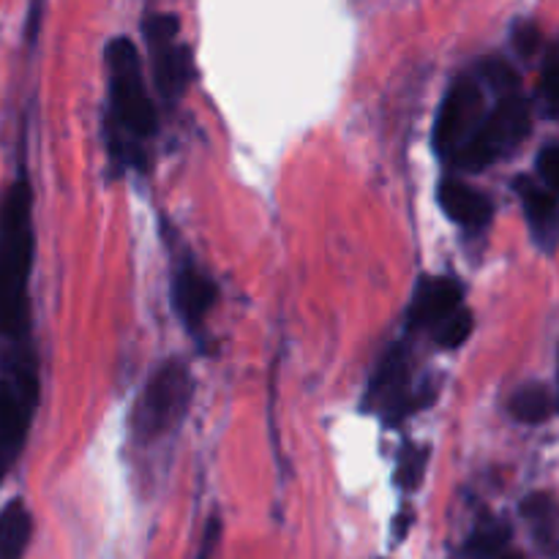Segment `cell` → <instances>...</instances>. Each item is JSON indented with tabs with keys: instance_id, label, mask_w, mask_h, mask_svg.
<instances>
[{
	"instance_id": "cell-1",
	"label": "cell",
	"mask_w": 559,
	"mask_h": 559,
	"mask_svg": "<svg viewBox=\"0 0 559 559\" xmlns=\"http://www.w3.org/2000/svg\"><path fill=\"white\" fill-rule=\"evenodd\" d=\"M36 233L33 191L27 178H16L0 200V338L9 347L31 342V287Z\"/></svg>"
},
{
	"instance_id": "cell-2",
	"label": "cell",
	"mask_w": 559,
	"mask_h": 559,
	"mask_svg": "<svg viewBox=\"0 0 559 559\" xmlns=\"http://www.w3.org/2000/svg\"><path fill=\"white\" fill-rule=\"evenodd\" d=\"M109 71L107 145L129 167H147L145 142L158 131V112L147 93L140 49L131 38L118 36L104 49Z\"/></svg>"
},
{
	"instance_id": "cell-3",
	"label": "cell",
	"mask_w": 559,
	"mask_h": 559,
	"mask_svg": "<svg viewBox=\"0 0 559 559\" xmlns=\"http://www.w3.org/2000/svg\"><path fill=\"white\" fill-rule=\"evenodd\" d=\"M38 396L41 388L31 342L14 344L0 366V484L22 456L36 418Z\"/></svg>"
},
{
	"instance_id": "cell-4",
	"label": "cell",
	"mask_w": 559,
	"mask_h": 559,
	"mask_svg": "<svg viewBox=\"0 0 559 559\" xmlns=\"http://www.w3.org/2000/svg\"><path fill=\"white\" fill-rule=\"evenodd\" d=\"M530 129H533V112L527 98L519 96V91L502 93L500 102L480 118L478 129L459 147L451 164L464 173H480L516 151L527 140Z\"/></svg>"
},
{
	"instance_id": "cell-5",
	"label": "cell",
	"mask_w": 559,
	"mask_h": 559,
	"mask_svg": "<svg viewBox=\"0 0 559 559\" xmlns=\"http://www.w3.org/2000/svg\"><path fill=\"white\" fill-rule=\"evenodd\" d=\"M191 374L180 360H167L153 371L142 388L131 415V431L136 442H158L183 424L191 404Z\"/></svg>"
},
{
	"instance_id": "cell-6",
	"label": "cell",
	"mask_w": 559,
	"mask_h": 559,
	"mask_svg": "<svg viewBox=\"0 0 559 559\" xmlns=\"http://www.w3.org/2000/svg\"><path fill=\"white\" fill-rule=\"evenodd\" d=\"M147 49H151L153 80L164 102H178L189 87L194 74V55L186 44L178 41L180 20L167 11L147 14L142 22Z\"/></svg>"
},
{
	"instance_id": "cell-7",
	"label": "cell",
	"mask_w": 559,
	"mask_h": 559,
	"mask_svg": "<svg viewBox=\"0 0 559 559\" xmlns=\"http://www.w3.org/2000/svg\"><path fill=\"white\" fill-rule=\"evenodd\" d=\"M484 87L475 74H464L448 87L440 109H437L435 131H431V147L440 158L451 162L459 147L469 140L484 118Z\"/></svg>"
},
{
	"instance_id": "cell-8",
	"label": "cell",
	"mask_w": 559,
	"mask_h": 559,
	"mask_svg": "<svg viewBox=\"0 0 559 559\" xmlns=\"http://www.w3.org/2000/svg\"><path fill=\"white\" fill-rule=\"evenodd\" d=\"M424 404L413 391V374H409V353L404 344H393L385 349L382 360L371 374L369 391H366V407L371 413H382L385 424L399 426L407 420L415 409Z\"/></svg>"
},
{
	"instance_id": "cell-9",
	"label": "cell",
	"mask_w": 559,
	"mask_h": 559,
	"mask_svg": "<svg viewBox=\"0 0 559 559\" xmlns=\"http://www.w3.org/2000/svg\"><path fill=\"white\" fill-rule=\"evenodd\" d=\"M218 287L191 257L175 262L173 271V306L191 333H200L207 314L216 306Z\"/></svg>"
},
{
	"instance_id": "cell-10",
	"label": "cell",
	"mask_w": 559,
	"mask_h": 559,
	"mask_svg": "<svg viewBox=\"0 0 559 559\" xmlns=\"http://www.w3.org/2000/svg\"><path fill=\"white\" fill-rule=\"evenodd\" d=\"M464 289L451 276H424L409 298L407 328L409 331H435L445 317L462 306Z\"/></svg>"
},
{
	"instance_id": "cell-11",
	"label": "cell",
	"mask_w": 559,
	"mask_h": 559,
	"mask_svg": "<svg viewBox=\"0 0 559 559\" xmlns=\"http://www.w3.org/2000/svg\"><path fill=\"white\" fill-rule=\"evenodd\" d=\"M513 189H516L519 202L524 207L535 246L551 254L559 246V194L551 191L549 186L535 183L527 175L513 180Z\"/></svg>"
},
{
	"instance_id": "cell-12",
	"label": "cell",
	"mask_w": 559,
	"mask_h": 559,
	"mask_svg": "<svg viewBox=\"0 0 559 559\" xmlns=\"http://www.w3.org/2000/svg\"><path fill=\"white\" fill-rule=\"evenodd\" d=\"M437 200H440V207L445 211V216L464 229H475L478 233V229L489 227L491 218H495V205H491L489 197L484 191L473 189V186L462 183V180H440V186H437Z\"/></svg>"
},
{
	"instance_id": "cell-13",
	"label": "cell",
	"mask_w": 559,
	"mask_h": 559,
	"mask_svg": "<svg viewBox=\"0 0 559 559\" xmlns=\"http://www.w3.org/2000/svg\"><path fill=\"white\" fill-rule=\"evenodd\" d=\"M33 535V516L22 500H11L0 511V559H25Z\"/></svg>"
},
{
	"instance_id": "cell-14",
	"label": "cell",
	"mask_w": 559,
	"mask_h": 559,
	"mask_svg": "<svg viewBox=\"0 0 559 559\" xmlns=\"http://www.w3.org/2000/svg\"><path fill=\"white\" fill-rule=\"evenodd\" d=\"M524 519L533 527L535 538L549 555L559 551V508L549 495H533L522 506Z\"/></svg>"
},
{
	"instance_id": "cell-15",
	"label": "cell",
	"mask_w": 559,
	"mask_h": 559,
	"mask_svg": "<svg viewBox=\"0 0 559 559\" xmlns=\"http://www.w3.org/2000/svg\"><path fill=\"white\" fill-rule=\"evenodd\" d=\"M508 409H511V415L519 424L538 426L544 424V420H549L551 396L544 385L533 382V385H524L513 393L511 402H508Z\"/></svg>"
},
{
	"instance_id": "cell-16",
	"label": "cell",
	"mask_w": 559,
	"mask_h": 559,
	"mask_svg": "<svg viewBox=\"0 0 559 559\" xmlns=\"http://www.w3.org/2000/svg\"><path fill=\"white\" fill-rule=\"evenodd\" d=\"M511 540V527L506 522H484L464 544V557L467 559H495Z\"/></svg>"
},
{
	"instance_id": "cell-17",
	"label": "cell",
	"mask_w": 559,
	"mask_h": 559,
	"mask_svg": "<svg viewBox=\"0 0 559 559\" xmlns=\"http://www.w3.org/2000/svg\"><path fill=\"white\" fill-rule=\"evenodd\" d=\"M473 328H475L473 311L459 306V309L453 311L451 317H445V320H442L431 333H435V342L440 344L442 349H456L473 336Z\"/></svg>"
},
{
	"instance_id": "cell-18",
	"label": "cell",
	"mask_w": 559,
	"mask_h": 559,
	"mask_svg": "<svg viewBox=\"0 0 559 559\" xmlns=\"http://www.w3.org/2000/svg\"><path fill=\"white\" fill-rule=\"evenodd\" d=\"M426 464H429V448L418 445H404L402 456H399L396 480L402 489H418L420 480L426 475Z\"/></svg>"
},
{
	"instance_id": "cell-19",
	"label": "cell",
	"mask_w": 559,
	"mask_h": 559,
	"mask_svg": "<svg viewBox=\"0 0 559 559\" xmlns=\"http://www.w3.org/2000/svg\"><path fill=\"white\" fill-rule=\"evenodd\" d=\"M540 96H544V109L549 118L559 120V44L551 49L544 69V82H540Z\"/></svg>"
},
{
	"instance_id": "cell-20",
	"label": "cell",
	"mask_w": 559,
	"mask_h": 559,
	"mask_svg": "<svg viewBox=\"0 0 559 559\" xmlns=\"http://www.w3.org/2000/svg\"><path fill=\"white\" fill-rule=\"evenodd\" d=\"M538 175L544 186L559 194V145H549L540 151L538 156Z\"/></svg>"
},
{
	"instance_id": "cell-21",
	"label": "cell",
	"mask_w": 559,
	"mask_h": 559,
	"mask_svg": "<svg viewBox=\"0 0 559 559\" xmlns=\"http://www.w3.org/2000/svg\"><path fill=\"white\" fill-rule=\"evenodd\" d=\"M538 44H540V31L533 25V22H519V25L513 27V47H516L524 58H530V55L538 49Z\"/></svg>"
},
{
	"instance_id": "cell-22",
	"label": "cell",
	"mask_w": 559,
	"mask_h": 559,
	"mask_svg": "<svg viewBox=\"0 0 559 559\" xmlns=\"http://www.w3.org/2000/svg\"><path fill=\"white\" fill-rule=\"evenodd\" d=\"M218 535H222V522L213 516L211 522H207L205 535H202L200 551H197L194 559H213V551H216V546H218Z\"/></svg>"
},
{
	"instance_id": "cell-23",
	"label": "cell",
	"mask_w": 559,
	"mask_h": 559,
	"mask_svg": "<svg viewBox=\"0 0 559 559\" xmlns=\"http://www.w3.org/2000/svg\"><path fill=\"white\" fill-rule=\"evenodd\" d=\"M506 559H522V557H506Z\"/></svg>"
}]
</instances>
